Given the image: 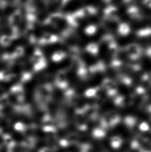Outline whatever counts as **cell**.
Segmentation results:
<instances>
[{"instance_id": "cell-1", "label": "cell", "mask_w": 151, "mask_h": 152, "mask_svg": "<svg viewBox=\"0 0 151 152\" xmlns=\"http://www.w3.org/2000/svg\"><path fill=\"white\" fill-rule=\"evenodd\" d=\"M63 57V54H62L61 52H57V53H54L53 56V60L54 61H59Z\"/></svg>"}]
</instances>
